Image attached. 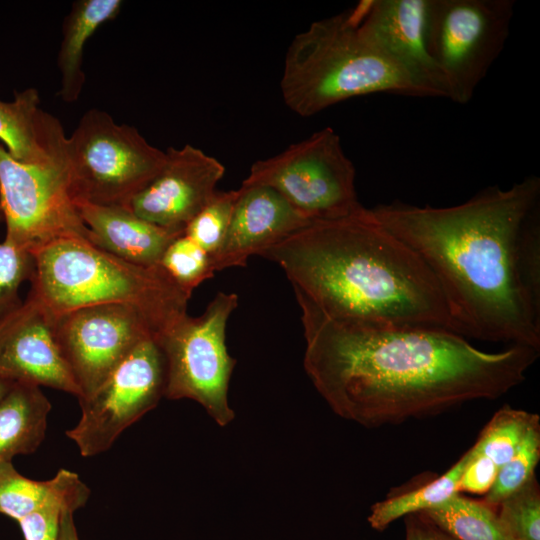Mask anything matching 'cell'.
I'll list each match as a JSON object with an SVG mask.
<instances>
[{
  "label": "cell",
  "mask_w": 540,
  "mask_h": 540,
  "mask_svg": "<svg viewBox=\"0 0 540 540\" xmlns=\"http://www.w3.org/2000/svg\"><path fill=\"white\" fill-rule=\"evenodd\" d=\"M295 296L308 377L335 414L367 428L498 399L525 380L539 356L519 345L482 351L446 330L335 319Z\"/></svg>",
  "instance_id": "1"
},
{
  "label": "cell",
  "mask_w": 540,
  "mask_h": 540,
  "mask_svg": "<svg viewBox=\"0 0 540 540\" xmlns=\"http://www.w3.org/2000/svg\"><path fill=\"white\" fill-rule=\"evenodd\" d=\"M427 265L452 332L540 349V178L489 186L448 207L366 208Z\"/></svg>",
  "instance_id": "2"
},
{
  "label": "cell",
  "mask_w": 540,
  "mask_h": 540,
  "mask_svg": "<svg viewBox=\"0 0 540 540\" xmlns=\"http://www.w3.org/2000/svg\"><path fill=\"white\" fill-rule=\"evenodd\" d=\"M259 255L278 264L294 293L331 318L452 332L427 265L374 222L366 207L349 217L313 221Z\"/></svg>",
  "instance_id": "3"
},
{
  "label": "cell",
  "mask_w": 540,
  "mask_h": 540,
  "mask_svg": "<svg viewBox=\"0 0 540 540\" xmlns=\"http://www.w3.org/2000/svg\"><path fill=\"white\" fill-rule=\"evenodd\" d=\"M32 254L35 274L28 295L54 316L126 304L145 317L156 338L187 314L191 296L160 265L132 264L79 238L56 240Z\"/></svg>",
  "instance_id": "4"
},
{
  "label": "cell",
  "mask_w": 540,
  "mask_h": 540,
  "mask_svg": "<svg viewBox=\"0 0 540 540\" xmlns=\"http://www.w3.org/2000/svg\"><path fill=\"white\" fill-rule=\"evenodd\" d=\"M352 9L313 22L287 48L280 89L294 113L313 116L373 93L427 97L408 74L358 32Z\"/></svg>",
  "instance_id": "5"
},
{
  "label": "cell",
  "mask_w": 540,
  "mask_h": 540,
  "mask_svg": "<svg viewBox=\"0 0 540 540\" xmlns=\"http://www.w3.org/2000/svg\"><path fill=\"white\" fill-rule=\"evenodd\" d=\"M64 160L75 204L129 207L161 170L166 152L135 127L118 124L107 112L93 108L67 137Z\"/></svg>",
  "instance_id": "6"
},
{
  "label": "cell",
  "mask_w": 540,
  "mask_h": 540,
  "mask_svg": "<svg viewBox=\"0 0 540 540\" xmlns=\"http://www.w3.org/2000/svg\"><path fill=\"white\" fill-rule=\"evenodd\" d=\"M355 176L339 135L325 127L254 162L241 185L274 189L313 222L345 218L363 210Z\"/></svg>",
  "instance_id": "7"
},
{
  "label": "cell",
  "mask_w": 540,
  "mask_h": 540,
  "mask_svg": "<svg viewBox=\"0 0 540 540\" xmlns=\"http://www.w3.org/2000/svg\"><path fill=\"white\" fill-rule=\"evenodd\" d=\"M237 306V294L218 292L201 315L186 314L155 338L166 362L164 397L198 402L222 427L235 416L228 403L235 360L227 350L226 327Z\"/></svg>",
  "instance_id": "8"
},
{
  "label": "cell",
  "mask_w": 540,
  "mask_h": 540,
  "mask_svg": "<svg viewBox=\"0 0 540 540\" xmlns=\"http://www.w3.org/2000/svg\"><path fill=\"white\" fill-rule=\"evenodd\" d=\"M514 7L513 0H429L427 46L448 99H472L505 46Z\"/></svg>",
  "instance_id": "9"
},
{
  "label": "cell",
  "mask_w": 540,
  "mask_h": 540,
  "mask_svg": "<svg viewBox=\"0 0 540 540\" xmlns=\"http://www.w3.org/2000/svg\"><path fill=\"white\" fill-rule=\"evenodd\" d=\"M0 203L6 242L33 253L63 238L91 243L70 195L65 164L15 160L0 143Z\"/></svg>",
  "instance_id": "10"
},
{
  "label": "cell",
  "mask_w": 540,
  "mask_h": 540,
  "mask_svg": "<svg viewBox=\"0 0 540 540\" xmlns=\"http://www.w3.org/2000/svg\"><path fill=\"white\" fill-rule=\"evenodd\" d=\"M165 386V358L152 336L141 341L94 393L79 401L81 417L66 434L82 456L103 453L158 404Z\"/></svg>",
  "instance_id": "11"
},
{
  "label": "cell",
  "mask_w": 540,
  "mask_h": 540,
  "mask_svg": "<svg viewBox=\"0 0 540 540\" xmlns=\"http://www.w3.org/2000/svg\"><path fill=\"white\" fill-rule=\"evenodd\" d=\"M59 348L83 400L143 340L155 337L145 317L126 304L81 307L56 316Z\"/></svg>",
  "instance_id": "12"
},
{
  "label": "cell",
  "mask_w": 540,
  "mask_h": 540,
  "mask_svg": "<svg viewBox=\"0 0 540 540\" xmlns=\"http://www.w3.org/2000/svg\"><path fill=\"white\" fill-rule=\"evenodd\" d=\"M165 152L163 167L128 208L155 225L184 232L216 194L225 167L190 144L169 147Z\"/></svg>",
  "instance_id": "13"
},
{
  "label": "cell",
  "mask_w": 540,
  "mask_h": 540,
  "mask_svg": "<svg viewBox=\"0 0 540 540\" xmlns=\"http://www.w3.org/2000/svg\"><path fill=\"white\" fill-rule=\"evenodd\" d=\"M55 321L56 316L28 295L0 323V376L79 398V388L56 339Z\"/></svg>",
  "instance_id": "14"
},
{
  "label": "cell",
  "mask_w": 540,
  "mask_h": 540,
  "mask_svg": "<svg viewBox=\"0 0 540 540\" xmlns=\"http://www.w3.org/2000/svg\"><path fill=\"white\" fill-rule=\"evenodd\" d=\"M429 0L365 1L359 34L401 68L427 94L447 98L442 75L427 46Z\"/></svg>",
  "instance_id": "15"
},
{
  "label": "cell",
  "mask_w": 540,
  "mask_h": 540,
  "mask_svg": "<svg viewBox=\"0 0 540 540\" xmlns=\"http://www.w3.org/2000/svg\"><path fill=\"white\" fill-rule=\"evenodd\" d=\"M311 222L274 189L241 185L226 238L212 257L213 270L244 267L251 256Z\"/></svg>",
  "instance_id": "16"
},
{
  "label": "cell",
  "mask_w": 540,
  "mask_h": 540,
  "mask_svg": "<svg viewBox=\"0 0 540 540\" xmlns=\"http://www.w3.org/2000/svg\"><path fill=\"white\" fill-rule=\"evenodd\" d=\"M75 205L91 243L132 264L158 266L167 247L184 233L146 221L128 207Z\"/></svg>",
  "instance_id": "17"
},
{
  "label": "cell",
  "mask_w": 540,
  "mask_h": 540,
  "mask_svg": "<svg viewBox=\"0 0 540 540\" xmlns=\"http://www.w3.org/2000/svg\"><path fill=\"white\" fill-rule=\"evenodd\" d=\"M67 136L60 121L40 107L39 93L28 88L13 101L0 100V141L25 164H64Z\"/></svg>",
  "instance_id": "18"
},
{
  "label": "cell",
  "mask_w": 540,
  "mask_h": 540,
  "mask_svg": "<svg viewBox=\"0 0 540 540\" xmlns=\"http://www.w3.org/2000/svg\"><path fill=\"white\" fill-rule=\"evenodd\" d=\"M121 0H78L72 4L62 25V40L57 56L60 72L58 95L64 102H76L85 85L82 69L84 47L106 22L116 18Z\"/></svg>",
  "instance_id": "19"
},
{
  "label": "cell",
  "mask_w": 540,
  "mask_h": 540,
  "mask_svg": "<svg viewBox=\"0 0 540 540\" xmlns=\"http://www.w3.org/2000/svg\"><path fill=\"white\" fill-rule=\"evenodd\" d=\"M50 410L39 386L14 382L0 399V465L36 451L45 438Z\"/></svg>",
  "instance_id": "20"
},
{
  "label": "cell",
  "mask_w": 540,
  "mask_h": 540,
  "mask_svg": "<svg viewBox=\"0 0 540 540\" xmlns=\"http://www.w3.org/2000/svg\"><path fill=\"white\" fill-rule=\"evenodd\" d=\"M469 459V450L441 476L404 493L389 495L371 506L370 526L378 531L409 514L438 506L459 492V481Z\"/></svg>",
  "instance_id": "21"
},
{
  "label": "cell",
  "mask_w": 540,
  "mask_h": 540,
  "mask_svg": "<svg viewBox=\"0 0 540 540\" xmlns=\"http://www.w3.org/2000/svg\"><path fill=\"white\" fill-rule=\"evenodd\" d=\"M80 480L77 473L60 469L50 480L36 481L21 475L12 462L1 464L0 513L19 522Z\"/></svg>",
  "instance_id": "22"
},
{
  "label": "cell",
  "mask_w": 540,
  "mask_h": 540,
  "mask_svg": "<svg viewBox=\"0 0 540 540\" xmlns=\"http://www.w3.org/2000/svg\"><path fill=\"white\" fill-rule=\"evenodd\" d=\"M423 513L457 540H510L499 523L496 509L461 493Z\"/></svg>",
  "instance_id": "23"
},
{
  "label": "cell",
  "mask_w": 540,
  "mask_h": 540,
  "mask_svg": "<svg viewBox=\"0 0 540 540\" xmlns=\"http://www.w3.org/2000/svg\"><path fill=\"white\" fill-rule=\"evenodd\" d=\"M539 418L538 414L506 404L495 412L471 448L499 468L515 454L529 428Z\"/></svg>",
  "instance_id": "24"
},
{
  "label": "cell",
  "mask_w": 540,
  "mask_h": 540,
  "mask_svg": "<svg viewBox=\"0 0 540 540\" xmlns=\"http://www.w3.org/2000/svg\"><path fill=\"white\" fill-rule=\"evenodd\" d=\"M540 459V418L529 428L515 454L499 467L495 482L484 495L483 502L496 509L507 496L524 486L535 476Z\"/></svg>",
  "instance_id": "25"
},
{
  "label": "cell",
  "mask_w": 540,
  "mask_h": 540,
  "mask_svg": "<svg viewBox=\"0 0 540 540\" xmlns=\"http://www.w3.org/2000/svg\"><path fill=\"white\" fill-rule=\"evenodd\" d=\"M496 514L510 540H540V488L536 476L504 498Z\"/></svg>",
  "instance_id": "26"
},
{
  "label": "cell",
  "mask_w": 540,
  "mask_h": 540,
  "mask_svg": "<svg viewBox=\"0 0 540 540\" xmlns=\"http://www.w3.org/2000/svg\"><path fill=\"white\" fill-rule=\"evenodd\" d=\"M159 265L190 296L215 274L211 256L184 233L167 247Z\"/></svg>",
  "instance_id": "27"
},
{
  "label": "cell",
  "mask_w": 540,
  "mask_h": 540,
  "mask_svg": "<svg viewBox=\"0 0 540 540\" xmlns=\"http://www.w3.org/2000/svg\"><path fill=\"white\" fill-rule=\"evenodd\" d=\"M238 189L218 191L212 200L188 223L184 234L211 258L220 250L231 222Z\"/></svg>",
  "instance_id": "28"
},
{
  "label": "cell",
  "mask_w": 540,
  "mask_h": 540,
  "mask_svg": "<svg viewBox=\"0 0 540 540\" xmlns=\"http://www.w3.org/2000/svg\"><path fill=\"white\" fill-rule=\"evenodd\" d=\"M3 212L0 203V222ZM35 274L33 254L6 241L0 243V323L23 304L19 296L21 285L31 282Z\"/></svg>",
  "instance_id": "29"
},
{
  "label": "cell",
  "mask_w": 540,
  "mask_h": 540,
  "mask_svg": "<svg viewBox=\"0 0 540 540\" xmlns=\"http://www.w3.org/2000/svg\"><path fill=\"white\" fill-rule=\"evenodd\" d=\"M89 489L80 480L66 492L48 501L18 523L25 540H57L61 515L64 509L77 510L89 497Z\"/></svg>",
  "instance_id": "30"
},
{
  "label": "cell",
  "mask_w": 540,
  "mask_h": 540,
  "mask_svg": "<svg viewBox=\"0 0 540 540\" xmlns=\"http://www.w3.org/2000/svg\"><path fill=\"white\" fill-rule=\"evenodd\" d=\"M498 466L488 457L469 449V459L459 481V492L486 495L492 488Z\"/></svg>",
  "instance_id": "31"
},
{
  "label": "cell",
  "mask_w": 540,
  "mask_h": 540,
  "mask_svg": "<svg viewBox=\"0 0 540 540\" xmlns=\"http://www.w3.org/2000/svg\"><path fill=\"white\" fill-rule=\"evenodd\" d=\"M405 518V540H457L437 526L423 512L409 514Z\"/></svg>",
  "instance_id": "32"
},
{
  "label": "cell",
  "mask_w": 540,
  "mask_h": 540,
  "mask_svg": "<svg viewBox=\"0 0 540 540\" xmlns=\"http://www.w3.org/2000/svg\"><path fill=\"white\" fill-rule=\"evenodd\" d=\"M74 512L71 508L63 510L57 540H79L73 520Z\"/></svg>",
  "instance_id": "33"
},
{
  "label": "cell",
  "mask_w": 540,
  "mask_h": 540,
  "mask_svg": "<svg viewBox=\"0 0 540 540\" xmlns=\"http://www.w3.org/2000/svg\"><path fill=\"white\" fill-rule=\"evenodd\" d=\"M15 381L0 376V399L10 390Z\"/></svg>",
  "instance_id": "34"
}]
</instances>
